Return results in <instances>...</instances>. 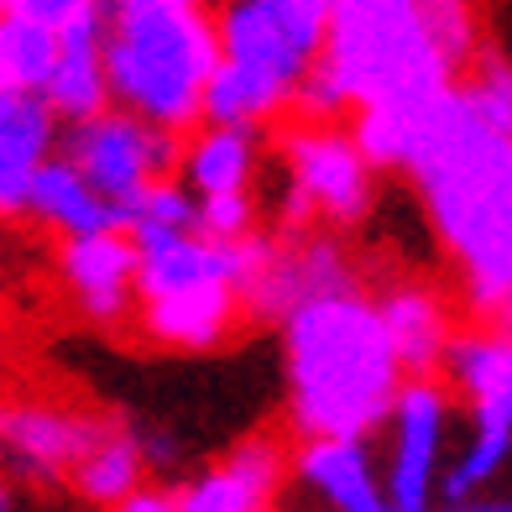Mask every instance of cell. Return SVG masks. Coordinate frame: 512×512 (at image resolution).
Masks as SVG:
<instances>
[{"mask_svg": "<svg viewBox=\"0 0 512 512\" xmlns=\"http://www.w3.org/2000/svg\"><path fill=\"white\" fill-rule=\"evenodd\" d=\"M288 377L298 429L314 439H356L398 418L403 361L392 351L382 309L335 293L288 319Z\"/></svg>", "mask_w": 512, "mask_h": 512, "instance_id": "6da1fadb", "label": "cell"}, {"mask_svg": "<svg viewBox=\"0 0 512 512\" xmlns=\"http://www.w3.org/2000/svg\"><path fill=\"white\" fill-rule=\"evenodd\" d=\"M324 68L345 100L403 121L408 136H418V126L460 84L455 63L439 53L429 32V11L413 0H345V6H335Z\"/></svg>", "mask_w": 512, "mask_h": 512, "instance_id": "7a4b0ae2", "label": "cell"}, {"mask_svg": "<svg viewBox=\"0 0 512 512\" xmlns=\"http://www.w3.org/2000/svg\"><path fill=\"white\" fill-rule=\"evenodd\" d=\"M220 63V27L189 0H126L105 21L110 95L152 121V131H183L199 121Z\"/></svg>", "mask_w": 512, "mask_h": 512, "instance_id": "3957f363", "label": "cell"}, {"mask_svg": "<svg viewBox=\"0 0 512 512\" xmlns=\"http://www.w3.org/2000/svg\"><path fill=\"white\" fill-rule=\"evenodd\" d=\"M330 11L335 6L319 0H246L225 11V63L204 95V115L215 131H246L304 89L330 48Z\"/></svg>", "mask_w": 512, "mask_h": 512, "instance_id": "277c9868", "label": "cell"}, {"mask_svg": "<svg viewBox=\"0 0 512 512\" xmlns=\"http://www.w3.org/2000/svg\"><path fill=\"white\" fill-rule=\"evenodd\" d=\"M157 131L142 126V115H95V121L74 126V142H68V162L84 173V183L100 199H110L115 209H131L157 178V157H152Z\"/></svg>", "mask_w": 512, "mask_h": 512, "instance_id": "5b68a950", "label": "cell"}, {"mask_svg": "<svg viewBox=\"0 0 512 512\" xmlns=\"http://www.w3.org/2000/svg\"><path fill=\"white\" fill-rule=\"evenodd\" d=\"M445 241L465 262L471 304L481 314H497L512 298V162L476 194V204Z\"/></svg>", "mask_w": 512, "mask_h": 512, "instance_id": "8992f818", "label": "cell"}, {"mask_svg": "<svg viewBox=\"0 0 512 512\" xmlns=\"http://www.w3.org/2000/svg\"><path fill=\"white\" fill-rule=\"evenodd\" d=\"M288 157H293V183L304 189L324 215L335 220H356L366 209V157L356 147V136L340 131H293L288 136Z\"/></svg>", "mask_w": 512, "mask_h": 512, "instance_id": "52a82bcc", "label": "cell"}, {"mask_svg": "<svg viewBox=\"0 0 512 512\" xmlns=\"http://www.w3.org/2000/svg\"><path fill=\"white\" fill-rule=\"evenodd\" d=\"M398 450H392V512H429L434 455L445 434V392L434 382H408L398 398Z\"/></svg>", "mask_w": 512, "mask_h": 512, "instance_id": "ba28073f", "label": "cell"}, {"mask_svg": "<svg viewBox=\"0 0 512 512\" xmlns=\"http://www.w3.org/2000/svg\"><path fill=\"white\" fill-rule=\"evenodd\" d=\"M58 267L68 277V288L79 293V304L95 319H115L131 304V288L142 283V251H136L131 236H84L68 241Z\"/></svg>", "mask_w": 512, "mask_h": 512, "instance_id": "9c48e42d", "label": "cell"}, {"mask_svg": "<svg viewBox=\"0 0 512 512\" xmlns=\"http://www.w3.org/2000/svg\"><path fill=\"white\" fill-rule=\"evenodd\" d=\"M105 439L110 434L100 424L74 418V413H58V408H42V403L6 408V445L37 476H58L63 465H74V471H79V465L95 455Z\"/></svg>", "mask_w": 512, "mask_h": 512, "instance_id": "30bf717a", "label": "cell"}, {"mask_svg": "<svg viewBox=\"0 0 512 512\" xmlns=\"http://www.w3.org/2000/svg\"><path fill=\"white\" fill-rule=\"evenodd\" d=\"M53 105L48 95H0V209H27L37 173L48 168L53 142Z\"/></svg>", "mask_w": 512, "mask_h": 512, "instance_id": "8fae6325", "label": "cell"}, {"mask_svg": "<svg viewBox=\"0 0 512 512\" xmlns=\"http://www.w3.org/2000/svg\"><path fill=\"white\" fill-rule=\"evenodd\" d=\"M110 74H105V16L95 6H79V16L63 27V63L48 84V105L68 121H95L105 115Z\"/></svg>", "mask_w": 512, "mask_h": 512, "instance_id": "7c38bea8", "label": "cell"}, {"mask_svg": "<svg viewBox=\"0 0 512 512\" xmlns=\"http://www.w3.org/2000/svg\"><path fill=\"white\" fill-rule=\"evenodd\" d=\"M277 471H283L277 450L267 439H251V445H241L220 471H209L194 486H183L178 512H262L277 492Z\"/></svg>", "mask_w": 512, "mask_h": 512, "instance_id": "4fadbf2b", "label": "cell"}, {"mask_svg": "<svg viewBox=\"0 0 512 512\" xmlns=\"http://www.w3.org/2000/svg\"><path fill=\"white\" fill-rule=\"evenodd\" d=\"M230 319H236V288L230 283H204L173 298H152L142 309L147 335L178 351H209L215 340H225Z\"/></svg>", "mask_w": 512, "mask_h": 512, "instance_id": "5bb4252c", "label": "cell"}, {"mask_svg": "<svg viewBox=\"0 0 512 512\" xmlns=\"http://www.w3.org/2000/svg\"><path fill=\"white\" fill-rule=\"evenodd\" d=\"M27 209H32L37 220L68 230L74 241H84V236H115V225H121V209L89 189L84 173L68 157L48 162V168L37 173L32 194H27Z\"/></svg>", "mask_w": 512, "mask_h": 512, "instance_id": "9a60e30c", "label": "cell"}, {"mask_svg": "<svg viewBox=\"0 0 512 512\" xmlns=\"http://www.w3.org/2000/svg\"><path fill=\"white\" fill-rule=\"evenodd\" d=\"M382 324L392 335V351H398L403 371H413V382H429V371L439 361H450V330H445V309L434 304V293L424 288H398L382 298Z\"/></svg>", "mask_w": 512, "mask_h": 512, "instance_id": "2e32d148", "label": "cell"}, {"mask_svg": "<svg viewBox=\"0 0 512 512\" xmlns=\"http://www.w3.org/2000/svg\"><path fill=\"white\" fill-rule=\"evenodd\" d=\"M298 476L319 486L335 502V512H392V502L371 481L366 450L356 439H309L304 455H298Z\"/></svg>", "mask_w": 512, "mask_h": 512, "instance_id": "e0dca14e", "label": "cell"}, {"mask_svg": "<svg viewBox=\"0 0 512 512\" xmlns=\"http://www.w3.org/2000/svg\"><path fill=\"white\" fill-rule=\"evenodd\" d=\"M63 63V32L6 6L0 16V95H48Z\"/></svg>", "mask_w": 512, "mask_h": 512, "instance_id": "ac0fdd59", "label": "cell"}, {"mask_svg": "<svg viewBox=\"0 0 512 512\" xmlns=\"http://www.w3.org/2000/svg\"><path fill=\"white\" fill-rule=\"evenodd\" d=\"M507 455H512V403H502V398L476 403V439H471V450L455 460V471L445 476V502L465 507V497L507 465Z\"/></svg>", "mask_w": 512, "mask_h": 512, "instance_id": "d6986e66", "label": "cell"}, {"mask_svg": "<svg viewBox=\"0 0 512 512\" xmlns=\"http://www.w3.org/2000/svg\"><path fill=\"white\" fill-rule=\"evenodd\" d=\"M246 173H251V136L246 131H209L189 152V183L204 199L241 194Z\"/></svg>", "mask_w": 512, "mask_h": 512, "instance_id": "ffe728a7", "label": "cell"}, {"mask_svg": "<svg viewBox=\"0 0 512 512\" xmlns=\"http://www.w3.org/2000/svg\"><path fill=\"white\" fill-rule=\"evenodd\" d=\"M136 476H142V445H136L131 434H110L105 445L74 471L79 492L89 502H126V497H136Z\"/></svg>", "mask_w": 512, "mask_h": 512, "instance_id": "44dd1931", "label": "cell"}, {"mask_svg": "<svg viewBox=\"0 0 512 512\" xmlns=\"http://www.w3.org/2000/svg\"><path fill=\"white\" fill-rule=\"evenodd\" d=\"M199 230H204V241H215V246L246 241V236H251V199H246V189H241V194L204 199V204H199Z\"/></svg>", "mask_w": 512, "mask_h": 512, "instance_id": "7402d4cb", "label": "cell"}, {"mask_svg": "<svg viewBox=\"0 0 512 512\" xmlns=\"http://www.w3.org/2000/svg\"><path fill=\"white\" fill-rule=\"evenodd\" d=\"M424 11H429V32L439 42V53H445L455 68L476 63L471 58L476 53V21H471V11H465V6H424Z\"/></svg>", "mask_w": 512, "mask_h": 512, "instance_id": "603a6c76", "label": "cell"}, {"mask_svg": "<svg viewBox=\"0 0 512 512\" xmlns=\"http://www.w3.org/2000/svg\"><path fill=\"white\" fill-rule=\"evenodd\" d=\"M121 512H178V497H157V492H136L121 502Z\"/></svg>", "mask_w": 512, "mask_h": 512, "instance_id": "cb8c5ba5", "label": "cell"}, {"mask_svg": "<svg viewBox=\"0 0 512 512\" xmlns=\"http://www.w3.org/2000/svg\"><path fill=\"white\" fill-rule=\"evenodd\" d=\"M486 398H507V403H512V366L502 371V382H497L492 392H486ZM486 398H476V403H486ZM476 403H471V408H476Z\"/></svg>", "mask_w": 512, "mask_h": 512, "instance_id": "d4e9b609", "label": "cell"}, {"mask_svg": "<svg viewBox=\"0 0 512 512\" xmlns=\"http://www.w3.org/2000/svg\"><path fill=\"white\" fill-rule=\"evenodd\" d=\"M492 319H497V324H502V335H507V340H512V298H507V304H502V309H497V314H492Z\"/></svg>", "mask_w": 512, "mask_h": 512, "instance_id": "484cf974", "label": "cell"}, {"mask_svg": "<svg viewBox=\"0 0 512 512\" xmlns=\"http://www.w3.org/2000/svg\"><path fill=\"white\" fill-rule=\"evenodd\" d=\"M471 512H512V502H492V507H471Z\"/></svg>", "mask_w": 512, "mask_h": 512, "instance_id": "4316f807", "label": "cell"}]
</instances>
